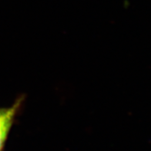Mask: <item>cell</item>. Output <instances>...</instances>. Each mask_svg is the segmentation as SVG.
<instances>
[{"instance_id": "obj_1", "label": "cell", "mask_w": 151, "mask_h": 151, "mask_svg": "<svg viewBox=\"0 0 151 151\" xmlns=\"http://www.w3.org/2000/svg\"><path fill=\"white\" fill-rule=\"evenodd\" d=\"M20 104L21 102L18 101L10 107L0 108V151H2L4 148Z\"/></svg>"}]
</instances>
